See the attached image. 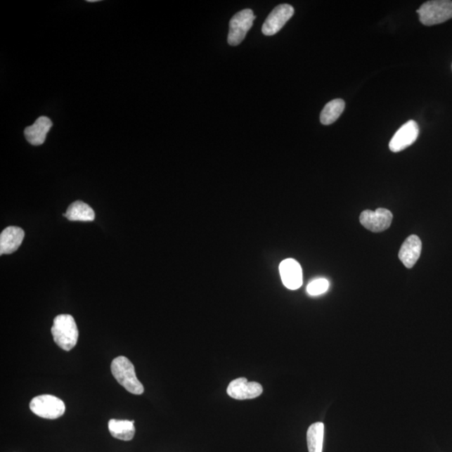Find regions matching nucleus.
<instances>
[{
  "mask_svg": "<svg viewBox=\"0 0 452 452\" xmlns=\"http://www.w3.org/2000/svg\"><path fill=\"white\" fill-rule=\"evenodd\" d=\"M51 333L55 343L65 351L72 350L77 344L79 332L72 315L57 316L51 328Z\"/></svg>",
  "mask_w": 452,
  "mask_h": 452,
  "instance_id": "obj_1",
  "label": "nucleus"
},
{
  "mask_svg": "<svg viewBox=\"0 0 452 452\" xmlns=\"http://www.w3.org/2000/svg\"><path fill=\"white\" fill-rule=\"evenodd\" d=\"M111 370L114 378L127 392L134 394H142L144 392L143 385L136 375L135 368L129 359L120 356L113 359Z\"/></svg>",
  "mask_w": 452,
  "mask_h": 452,
  "instance_id": "obj_2",
  "label": "nucleus"
},
{
  "mask_svg": "<svg viewBox=\"0 0 452 452\" xmlns=\"http://www.w3.org/2000/svg\"><path fill=\"white\" fill-rule=\"evenodd\" d=\"M420 21L425 25L441 24L452 18V1L434 0L425 2L417 11Z\"/></svg>",
  "mask_w": 452,
  "mask_h": 452,
  "instance_id": "obj_3",
  "label": "nucleus"
},
{
  "mask_svg": "<svg viewBox=\"0 0 452 452\" xmlns=\"http://www.w3.org/2000/svg\"><path fill=\"white\" fill-rule=\"evenodd\" d=\"M30 411L44 419L55 420L63 416L65 411L64 401L51 394H41L32 399Z\"/></svg>",
  "mask_w": 452,
  "mask_h": 452,
  "instance_id": "obj_4",
  "label": "nucleus"
},
{
  "mask_svg": "<svg viewBox=\"0 0 452 452\" xmlns=\"http://www.w3.org/2000/svg\"><path fill=\"white\" fill-rule=\"evenodd\" d=\"M254 19H256V16L250 8H245V10L236 13L230 21L228 44L232 46H239L252 27Z\"/></svg>",
  "mask_w": 452,
  "mask_h": 452,
  "instance_id": "obj_5",
  "label": "nucleus"
},
{
  "mask_svg": "<svg viewBox=\"0 0 452 452\" xmlns=\"http://www.w3.org/2000/svg\"><path fill=\"white\" fill-rule=\"evenodd\" d=\"M293 15L294 8L292 6L288 4H280L267 17L262 25V33L266 37L274 36L283 28Z\"/></svg>",
  "mask_w": 452,
  "mask_h": 452,
  "instance_id": "obj_6",
  "label": "nucleus"
},
{
  "mask_svg": "<svg viewBox=\"0 0 452 452\" xmlns=\"http://www.w3.org/2000/svg\"><path fill=\"white\" fill-rule=\"evenodd\" d=\"M393 221V214L387 209L379 208L375 212L364 210L359 221L364 228L372 232H383L388 230Z\"/></svg>",
  "mask_w": 452,
  "mask_h": 452,
  "instance_id": "obj_7",
  "label": "nucleus"
},
{
  "mask_svg": "<svg viewBox=\"0 0 452 452\" xmlns=\"http://www.w3.org/2000/svg\"><path fill=\"white\" fill-rule=\"evenodd\" d=\"M420 133L419 126L414 120L407 122L399 129L389 142V149L398 153L413 144Z\"/></svg>",
  "mask_w": 452,
  "mask_h": 452,
  "instance_id": "obj_8",
  "label": "nucleus"
},
{
  "mask_svg": "<svg viewBox=\"0 0 452 452\" xmlns=\"http://www.w3.org/2000/svg\"><path fill=\"white\" fill-rule=\"evenodd\" d=\"M262 392L263 388L261 384L257 382H249L245 378L232 380L227 388L228 396L239 401L257 398Z\"/></svg>",
  "mask_w": 452,
  "mask_h": 452,
  "instance_id": "obj_9",
  "label": "nucleus"
},
{
  "mask_svg": "<svg viewBox=\"0 0 452 452\" xmlns=\"http://www.w3.org/2000/svg\"><path fill=\"white\" fill-rule=\"evenodd\" d=\"M279 271L285 287L290 290L302 287V269L295 259L288 258L280 262Z\"/></svg>",
  "mask_w": 452,
  "mask_h": 452,
  "instance_id": "obj_10",
  "label": "nucleus"
},
{
  "mask_svg": "<svg viewBox=\"0 0 452 452\" xmlns=\"http://www.w3.org/2000/svg\"><path fill=\"white\" fill-rule=\"evenodd\" d=\"M421 251H422V243L419 236L411 235L408 237L399 250V260L406 269H412L419 260Z\"/></svg>",
  "mask_w": 452,
  "mask_h": 452,
  "instance_id": "obj_11",
  "label": "nucleus"
},
{
  "mask_svg": "<svg viewBox=\"0 0 452 452\" xmlns=\"http://www.w3.org/2000/svg\"><path fill=\"white\" fill-rule=\"evenodd\" d=\"M52 126L53 124L49 117H39L32 126L26 127L25 138L30 144L39 146L46 142V136Z\"/></svg>",
  "mask_w": 452,
  "mask_h": 452,
  "instance_id": "obj_12",
  "label": "nucleus"
},
{
  "mask_svg": "<svg viewBox=\"0 0 452 452\" xmlns=\"http://www.w3.org/2000/svg\"><path fill=\"white\" fill-rule=\"evenodd\" d=\"M24 238L25 231L20 227H7L0 235V254L2 256L16 252Z\"/></svg>",
  "mask_w": 452,
  "mask_h": 452,
  "instance_id": "obj_13",
  "label": "nucleus"
},
{
  "mask_svg": "<svg viewBox=\"0 0 452 452\" xmlns=\"http://www.w3.org/2000/svg\"><path fill=\"white\" fill-rule=\"evenodd\" d=\"M108 429L113 437L125 441L133 440L136 432L134 420L112 419L109 420Z\"/></svg>",
  "mask_w": 452,
  "mask_h": 452,
  "instance_id": "obj_14",
  "label": "nucleus"
},
{
  "mask_svg": "<svg viewBox=\"0 0 452 452\" xmlns=\"http://www.w3.org/2000/svg\"><path fill=\"white\" fill-rule=\"evenodd\" d=\"M71 221H93L95 212L90 205L82 201L74 202L64 214Z\"/></svg>",
  "mask_w": 452,
  "mask_h": 452,
  "instance_id": "obj_15",
  "label": "nucleus"
},
{
  "mask_svg": "<svg viewBox=\"0 0 452 452\" xmlns=\"http://www.w3.org/2000/svg\"><path fill=\"white\" fill-rule=\"evenodd\" d=\"M345 108V103L342 99H335L325 105L323 109L320 121L323 125H330L337 120L343 113Z\"/></svg>",
  "mask_w": 452,
  "mask_h": 452,
  "instance_id": "obj_16",
  "label": "nucleus"
},
{
  "mask_svg": "<svg viewBox=\"0 0 452 452\" xmlns=\"http://www.w3.org/2000/svg\"><path fill=\"white\" fill-rule=\"evenodd\" d=\"M324 424L317 422L310 425L306 432L309 452H323Z\"/></svg>",
  "mask_w": 452,
  "mask_h": 452,
  "instance_id": "obj_17",
  "label": "nucleus"
},
{
  "mask_svg": "<svg viewBox=\"0 0 452 452\" xmlns=\"http://www.w3.org/2000/svg\"><path fill=\"white\" fill-rule=\"evenodd\" d=\"M329 288V282L325 278H318L308 285L306 287V292L311 296H318L321 294L325 293Z\"/></svg>",
  "mask_w": 452,
  "mask_h": 452,
  "instance_id": "obj_18",
  "label": "nucleus"
},
{
  "mask_svg": "<svg viewBox=\"0 0 452 452\" xmlns=\"http://www.w3.org/2000/svg\"><path fill=\"white\" fill-rule=\"evenodd\" d=\"M98 1H99V0H89V1H87V2L94 3V2H98Z\"/></svg>",
  "mask_w": 452,
  "mask_h": 452,
  "instance_id": "obj_19",
  "label": "nucleus"
}]
</instances>
